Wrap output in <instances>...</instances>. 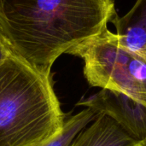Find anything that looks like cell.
Wrapping results in <instances>:
<instances>
[{"label":"cell","mask_w":146,"mask_h":146,"mask_svg":"<svg viewBox=\"0 0 146 146\" xmlns=\"http://www.w3.org/2000/svg\"><path fill=\"white\" fill-rule=\"evenodd\" d=\"M110 23L119 44L146 61V0H137L125 15H115Z\"/></svg>","instance_id":"8992f818"},{"label":"cell","mask_w":146,"mask_h":146,"mask_svg":"<svg viewBox=\"0 0 146 146\" xmlns=\"http://www.w3.org/2000/svg\"><path fill=\"white\" fill-rule=\"evenodd\" d=\"M142 146H146V139L142 142Z\"/></svg>","instance_id":"9c48e42d"},{"label":"cell","mask_w":146,"mask_h":146,"mask_svg":"<svg viewBox=\"0 0 146 146\" xmlns=\"http://www.w3.org/2000/svg\"><path fill=\"white\" fill-rule=\"evenodd\" d=\"M65 117L51 77L15 53L0 62V146L41 145Z\"/></svg>","instance_id":"7a4b0ae2"},{"label":"cell","mask_w":146,"mask_h":146,"mask_svg":"<svg viewBox=\"0 0 146 146\" xmlns=\"http://www.w3.org/2000/svg\"><path fill=\"white\" fill-rule=\"evenodd\" d=\"M15 53L0 29V62Z\"/></svg>","instance_id":"ba28073f"},{"label":"cell","mask_w":146,"mask_h":146,"mask_svg":"<svg viewBox=\"0 0 146 146\" xmlns=\"http://www.w3.org/2000/svg\"><path fill=\"white\" fill-rule=\"evenodd\" d=\"M97 114L88 108L65 120L62 129L53 138L39 146H69L74 138L93 121Z\"/></svg>","instance_id":"52a82bcc"},{"label":"cell","mask_w":146,"mask_h":146,"mask_svg":"<svg viewBox=\"0 0 146 146\" xmlns=\"http://www.w3.org/2000/svg\"><path fill=\"white\" fill-rule=\"evenodd\" d=\"M69 146H142L112 118L97 114L95 120L85 127Z\"/></svg>","instance_id":"5b68a950"},{"label":"cell","mask_w":146,"mask_h":146,"mask_svg":"<svg viewBox=\"0 0 146 146\" xmlns=\"http://www.w3.org/2000/svg\"><path fill=\"white\" fill-rule=\"evenodd\" d=\"M66 54L84 61V76L90 86L121 92L146 105V61L121 45L109 28Z\"/></svg>","instance_id":"3957f363"},{"label":"cell","mask_w":146,"mask_h":146,"mask_svg":"<svg viewBox=\"0 0 146 146\" xmlns=\"http://www.w3.org/2000/svg\"><path fill=\"white\" fill-rule=\"evenodd\" d=\"M115 15L113 0H0V29L13 51L48 77L61 55Z\"/></svg>","instance_id":"6da1fadb"},{"label":"cell","mask_w":146,"mask_h":146,"mask_svg":"<svg viewBox=\"0 0 146 146\" xmlns=\"http://www.w3.org/2000/svg\"><path fill=\"white\" fill-rule=\"evenodd\" d=\"M78 106L90 109L95 114L112 118L134 139H146V105L118 92L102 89L99 92L81 99Z\"/></svg>","instance_id":"277c9868"}]
</instances>
